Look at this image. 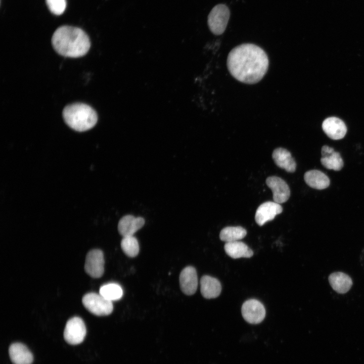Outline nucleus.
Wrapping results in <instances>:
<instances>
[{
	"label": "nucleus",
	"instance_id": "1",
	"mask_svg": "<svg viewBox=\"0 0 364 364\" xmlns=\"http://www.w3.org/2000/svg\"><path fill=\"white\" fill-rule=\"evenodd\" d=\"M230 74L237 80L246 84L260 81L268 68L269 60L265 52L252 43H243L233 49L227 58Z\"/></svg>",
	"mask_w": 364,
	"mask_h": 364
},
{
	"label": "nucleus",
	"instance_id": "2",
	"mask_svg": "<svg viewBox=\"0 0 364 364\" xmlns=\"http://www.w3.org/2000/svg\"><path fill=\"white\" fill-rule=\"evenodd\" d=\"M52 43L58 54L69 58L83 56L90 47L87 34L79 28L70 26L58 28L53 34Z\"/></svg>",
	"mask_w": 364,
	"mask_h": 364
},
{
	"label": "nucleus",
	"instance_id": "3",
	"mask_svg": "<svg viewBox=\"0 0 364 364\" xmlns=\"http://www.w3.org/2000/svg\"><path fill=\"white\" fill-rule=\"evenodd\" d=\"M62 116L68 126L79 132L92 128L98 121L96 111L90 106L82 103L66 106L63 110Z\"/></svg>",
	"mask_w": 364,
	"mask_h": 364
},
{
	"label": "nucleus",
	"instance_id": "4",
	"mask_svg": "<svg viewBox=\"0 0 364 364\" xmlns=\"http://www.w3.org/2000/svg\"><path fill=\"white\" fill-rule=\"evenodd\" d=\"M85 308L92 313L98 316L111 314L113 309L112 302L100 294L90 292L85 294L82 299Z\"/></svg>",
	"mask_w": 364,
	"mask_h": 364
},
{
	"label": "nucleus",
	"instance_id": "5",
	"mask_svg": "<svg viewBox=\"0 0 364 364\" xmlns=\"http://www.w3.org/2000/svg\"><path fill=\"white\" fill-rule=\"evenodd\" d=\"M230 10L223 4L215 6L208 16V25L211 32L215 35H220L225 30L229 18Z\"/></svg>",
	"mask_w": 364,
	"mask_h": 364
},
{
	"label": "nucleus",
	"instance_id": "6",
	"mask_svg": "<svg viewBox=\"0 0 364 364\" xmlns=\"http://www.w3.org/2000/svg\"><path fill=\"white\" fill-rule=\"evenodd\" d=\"M86 333L83 321L79 317L74 316L67 321L64 331V338L68 343L77 345L83 341Z\"/></svg>",
	"mask_w": 364,
	"mask_h": 364
},
{
	"label": "nucleus",
	"instance_id": "7",
	"mask_svg": "<svg viewBox=\"0 0 364 364\" xmlns=\"http://www.w3.org/2000/svg\"><path fill=\"white\" fill-rule=\"evenodd\" d=\"M104 264L103 251L100 249H93L89 251L86 256L84 269L91 277L99 278L104 274Z\"/></svg>",
	"mask_w": 364,
	"mask_h": 364
},
{
	"label": "nucleus",
	"instance_id": "8",
	"mask_svg": "<svg viewBox=\"0 0 364 364\" xmlns=\"http://www.w3.org/2000/svg\"><path fill=\"white\" fill-rule=\"evenodd\" d=\"M243 318L248 323L257 324L261 323L265 316V309L263 305L254 299L246 301L242 306Z\"/></svg>",
	"mask_w": 364,
	"mask_h": 364
},
{
	"label": "nucleus",
	"instance_id": "9",
	"mask_svg": "<svg viewBox=\"0 0 364 364\" xmlns=\"http://www.w3.org/2000/svg\"><path fill=\"white\" fill-rule=\"evenodd\" d=\"M266 184L272 192L274 202L281 204L289 199L290 190L284 180L276 176H271L266 178Z\"/></svg>",
	"mask_w": 364,
	"mask_h": 364
},
{
	"label": "nucleus",
	"instance_id": "10",
	"mask_svg": "<svg viewBox=\"0 0 364 364\" xmlns=\"http://www.w3.org/2000/svg\"><path fill=\"white\" fill-rule=\"evenodd\" d=\"M282 211L283 208L280 204L272 201L265 202L257 209L255 220L259 226H262L266 222L273 220L276 215Z\"/></svg>",
	"mask_w": 364,
	"mask_h": 364
},
{
	"label": "nucleus",
	"instance_id": "11",
	"mask_svg": "<svg viewBox=\"0 0 364 364\" xmlns=\"http://www.w3.org/2000/svg\"><path fill=\"white\" fill-rule=\"evenodd\" d=\"M180 288L186 295H193L198 287V277L196 269L191 266H187L181 271L179 278Z\"/></svg>",
	"mask_w": 364,
	"mask_h": 364
},
{
	"label": "nucleus",
	"instance_id": "12",
	"mask_svg": "<svg viewBox=\"0 0 364 364\" xmlns=\"http://www.w3.org/2000/svg\"><path fill=\"white\" fill-rule=\"evenodd\" d=\"M322 128L327 136L334 140L342 139L347 132V127L344 122L335 117L326 118L323 122Z\"/></svg>",
	"mask_w": 364,
	"mask_h": 364
},
{
	"label": "nucleus",
	"instance_id": "13",
	"mask_svg": "<svg viewBox=\"0 0 364 364\" xmlns=\"http://www.w3.org/2000/svg\"><path fill=\"white\" fill-rule=\"evenodd\" d=\"M321 162L327 169L339 171L343 167V160L339 152L335 151L333 148L324 145L321 150Z\"/></svg>",
	"mask_w": 364,
	"mask_h": 364
},
{
	"label": "nucleus",
	"instance_id": "14",
	"mask_svg": "<svg viewBox=\"0 0 364 364\" xmlns=\"http://www.w3.org/2000/svg\"><path fill=\"white\" fill-rule=\"evenodd\" d=\"M145 224V220L141 217H135L127 215L122 217L118 224L119 234L124 237L133 236Z\"/></svg>",
	"mask_w": 364,
	"mask_h": 364
},
{
	"label": "nucleus",
	"instance_id": "15",
	"mask_svg": "<svg viewBox=\"0 0 364 364\" xmlns=\"http://www.w3.org/2000/svg\"><path fill=\"white\" fill-rule=\"evenodd\" d=\"M11 361L14 364H31L33 355L28 348L20 343L12 344L9 349Z\"/></svg>",
	"mask_w": 364,
	"mask_h": 364
},
{
	"label": "nucleus",
	"instance_id": "16",
	"mask_svg": "<svg viewBox=\"0 0 364 364\" xmlns=\"http://www.w3.org/2000/svg\"><path fill=\"white\" fill-rule=\"evenodd\" d=\"M272 157L276 164L288 172H294L296 170V163L291 153L286 149L278 148L275 149Z\"/></svg>",
	"mask_w": 364,
	"mask_h": 364
},
{
	"label": "nucleus",
	"instance_id": "17",
	"mask_svg": "<svg viewBox=\"0 0 364 364\" xmlns=\"http://www.w3.org/2000/svg\"><path fill=\"white\" fill-rule=\"evenodd\" d=\"M328 281L332 289L339 294L347 293L352 286V280L349 276L341 271L331 274Z\"/></svg>",
	"mask_w": 364,
	"mask_h": 364
},
{
	"label": "nucleus",
	"instance_id": "18",
	"mask_svg": "<svg viewBox=\"0 0 364 364\" xmlns=\"http://www.w3.org/2000/svg\"><path fill=\"white\" fill-rule=\"evenodd\" d=\"M200 290L202 295L205 298H214L220 295L221 285L217 279L205 275L200 280Z\"/></svg>",
	"mask_w": 364,
	"mask_h": 364
},
{
	"label": "nucleus",
	"instance_id": "19",
	"mask_svg": "<svg viewBox=\"0 0 364 364\" xmlns=\"http://www.w3.org/2000/svg\"><path fill=\"white\" fill-rule=\"evenodd\" d=\"M304 179L308 186L316 190L326 189L330 184L329 177L322 171L316 169L306 171L304 175Z\"/></svg>",
	"mask_w": 364,
	"mask_h": 364
},
{
	"label": "nucleus",
	"instance_id": "20",
	"mask_svg": "<svg viewBox=\"0 0 364 364\" xmlns=\"http://www.w3.org/2000/svg\"><path fill=\"white\" fill-rule=\"evenodd\" d=\"M224 249L226 253L234 259L250 258L253 255V251L246 244L239 241L226 243Z\"/></svg>",
	"mask_w": 364,
	"mask_h": 364
},
{
	"label": "nucleus",
	"instance_id": "21",
	"mask_svg": "<svg viewBox=\"0 0 364 364\" xmlns=\"http://www.w3.org/2000/svg\"><path fill=\"white\" fill-rule=\"evenodd\" d=\"M246 234V230L241 226H226L220 231L219 238L226 243L232 242L241 240Z\"/></svg>",
	"mask_w": 364,
	"mask_h": 364
},
{
	"label": "nucleus",
	"instance_id": "22",
	"mask_svg": "<svg viewBox=\"0 0 364 364\" xmlns=\"http://www.w3.org/2000/svg\"><path fill=\"white\" fill-rule=\"evenodd\" d=\"M99 294L106 299L113 301L119 300L123 295L121 287L116 283H108L102 286Z\"/></svg>",
	"mask_w": 364,
	"mask_h": 364
},
{
	"label": "nucleus",
	"instance_id": "23",
	"mask_svg": "<svg viewBox=\"0 0 364 364\" xmlns=\"http://www.w3.org/2000/svg\"><path fill=\"white\" fill-rule=\"evenodd\" d=\"M121 247L123 252L130 257L136 256L140 250L138 241L133 236L124 237L121 241Z\"/></svg>",
	"mask_w": 364,
	"mask_h": 364
},
{
	"label": "nucleus",
	"instance_id": "24",
	"mask_svg": "<svg viewBox=\"0 0 364 364\" xmlns=\"http://www.w3.org/2000/svg\"><path fill=\"white\" fill-rule=\"evenodd\" d=\"M46 2L50 11L55 15H60L66 9V0H46Z\"/></svg>",
	"mask_w": 364,
	"mask_h": 364
}]
</instances>
